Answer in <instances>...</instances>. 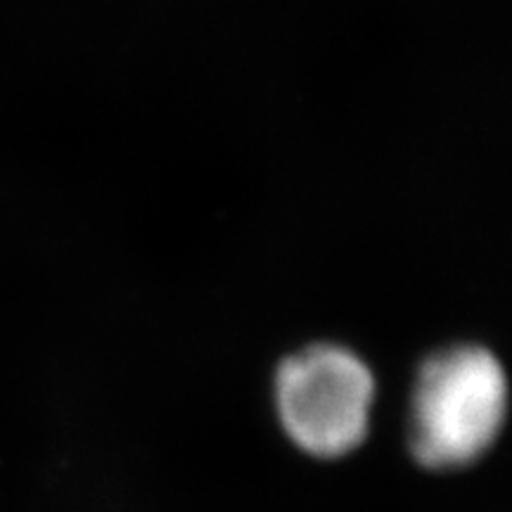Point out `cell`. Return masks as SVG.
Here are the masks:
<instances>
[{
	"mask_svg": "<svg viewBox=\"0 0 512 512\" xmlns=\"http://www.w3.org/2000/svg\"><path fill=\"white\" fill-rule=\"evenodd\" d=\"M508 411V380L482 347L427 358L413 394L411 448L432 470L472 463L494 444Z\"/></svg>",
	"mask_w": 512,
	"mask_h": 512,
	"instance_id": "6da1fadb",
	"label": "cell"
},
{
	"mask_svg": "<svg viewBox=\"0 0 512 512\" xmlns=\"http://www.w3.org/2000/svg\"><path fill=\"white\" fill-rule=\"evenodd\" d=\"M375 380L349 349L313 344L280 363L275 399L285 432L318 458L354 451L366 437Z\"/></svg>",
	"mask_w": 512,
	"mask_h": 512,
	"instance_id": "7a4b0ae2",
	"label": "cell"
}]
</instances>
